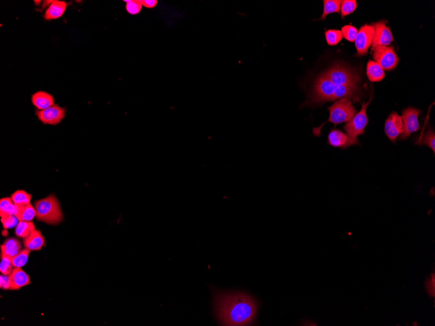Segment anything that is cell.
Returning a JSON list of instances; mask_svg holds the SVG:
<instances>
[{"instance_id":"cell-25","label":"cell","mask_w":435,"mask_h":326,"mask_svg":"<svg viewBox=\"0 0 435 326\" xmlns=\"http://www.w3.org/2000/svg\"><path fill=\"white\" fill-rule=\"evenodd\" d=\"M31 251L25 248L21 251L18 255L10 259L12 266L14 268H22L26 265L28 257Z\"/></svg>"},{"instance_id":"cell-5","label":"cell","mask_w":435,"mask_h":326,"mask_svg":"<svg viewBox=\"0 0 435 326\" xmlns=\"http://www.w3.org/2000/svg\"><path fill=\"white\" fill-rule=\"evenodd\" d=\"M373 100V91L370 95L369 102L366 104H362L361 110L357 113L351 120L344 126V129L346 131L348 141H347L346 148L347 149L351 146L359 145V141L358 140V136L364 134V129L368 123V118L366 114V109L369 106Z\"/></svg>"},{"instance_id":"cell-34","label":"cell","mask_w":435,"mask_h":326,"mask_svg":"<svg viewBox=\"0 0 435 326\" xmlns=\"http://www.w3.org/2000/svg\"><path fill=\"white\" fill-rule=\"evenodd\" d=\"M141 5L147 8H154L157 4L156 0H141Z\"/></svg>"},{"instance_id":"cell-22","label":"cell","mask_w":435,"mask_h":326,"mask_svg":"<svg viewBox=\"0 0 435 326\" xmlns=\"http://www.w3.org/2000/svg\"><path fill=\"white\" fill-rule=\"evenodd\" d=\"M16 206L12 202L10 197H4L0 200V216L5 217L8 215H14Z\"/></svg>"},{"instance_id":"cell-32","label":"cell","mask_w":435,"mask_h":326,"mask_svg":"<svg viewBox=\"0 0 435 326\" xmlns=\"http://www.w3.org/2000/svg\"><path fill=\"white\" fill-rule=\"evenodd\" d=\"M142 5H141L140 1L138 0H130V2L126 3V9L128 13L130 14H137L141 11Z\"/></svg>"},{"instance_id":"cell-26","label":"cell","mask_w":435,"mask_h":326,"mask_svg":"<svg viewBox=\"0 0 435 326\" xmlns=\"http://www.w3.org/2000/svg\"><path fill=\"white\" fill-rule=\"evenodd\" d=\"M325 38L329 46H336L342 40V31L338 29H329L325 32Z\"/></svg>"},{"instance_id":"cell-17","label":"cell","mask_w":435,"mask_h":326,"mask_svg":"<svg viewBox=\"0 0 435 326\" xmlns=\"http://www.w3.org/2000/svg\"><path fill=\"white\" fill-rule=\"evenodd\" d=\"M22 251V246L18 240L14 238H9L5 240L1 246V254L5 255L9 258L16 256Z\"/></svg>"},{"instance_id":"cell-4","label":"cell","mask_w":435,"mask_h":326,"mask_svg":"<svg viewBox=\"0 0 435 326\" xmlns=\"http://www.w3.org/2000/svg\"><path fill=\"white\" fill-rule=\"evenodd\" d=\"M34 205L37 213L36 218L39 222L57 225L63 221V214L59 201L53 195L35 201Z\"/></svg>"},{"instance_id":"cell-35","label":"cell","mask_w":435,"mask_h":326,"mask_svg":"<svg viewBox=\"0 0 435 326\" xmlns=\"http://www.w3.org/2000/svg\"><path fill=\"white\" fill-rule=\"evenodd\" d=\"M35 3L37 4V5H38V4L40 3V1H35Z\"/></svg>"},{"instance_id":"cell-27","label":"cell","mask_w":435,"mask_h":326,"mask_svg":"<svg viewBox=\"0 0 435 326\" xmlns=\"http://www.w3.org/2000/svg\"><path fill=\"white\" fill-rule=\"evenodd\" d=\"M357 7V3L356 0H344L341 4L340 13L342 18H344L347 15L352 13Z\"/></svg>"},{"instance_id":"cell-13","label":"cell","mask_w":435,"mask_h":326,"mask_svg":"<svg viewBox=\"0 0 435 326\" xmlns=\"http://www.w3.org/2000/svg\"><path fill=\"white\" fill-rule=\"evenodd\" d=\"M10 290H19L31 283L28 275L21 268H14L9 276Z\"/></svg>"},{"instance_id":"cell-31","label":"cell","mask_w":435,"mask_h":326,"mask_svg":"<svg viewBox=\"0 0 435 326\" xmlns=\"http://www.w3.org/2000/svg\"><path fill=\"white\" fill-rule=\"evenodd\" d=\"M1 222L4 229H8L16 227L19 223V220L14 215H8L5 217L1 218Z\"/></svg>"},{"instance_id":"cell-10","label":"cell","mask_w":435,"mask_h":326,"mask_svg":"<svg viewBox=\"0 0 435 326\" xmlns=\"http://www.w3.org/2000/svg\"><path fill=\"white\" fill-rule=\"evenodd\" d=\"M387 21L381 20L372 23L375 30L374 40L372 42V51L378 46H389L394 40L391 29L386 25Z\"/></svg>"},{"instance_id":"cell-21","label":"cell","mask_w":435,"mask_h":326,"mask_svg":"<svg viewBox=\"0 0 435 326\" xmlns=\"http://www.w3.org/2000/svg\"><path fill=\"white\" fill-rule=\"evenodd\" d=\"M341 0H324V8L323 12L319 20H325L328 15L332 13H340Z\"/></svg>"},{"instance_id":"cell-18","label":"cell","mask_w":435,"mask_h":326,"mask_svg":"<svg viewBox=\"0 0 435 326\" xmlns=\"http://www.w3.org/2000/svg\"><path fill=\"white\" fill-rule=\"evenodd\" d=\"M348 141L347 135L336 128L331 130L328 136V144L335 148L345 149Z\"/></svg>"},{"instance_id":"cell-16","label":"cell","mask_w":435,"mask_h":326,"mask_svg":"<svg viewBox=\"0 0 435 326\" xmlns=\"http://www.w3.org/2000/svg\"><path fill=\"white\" fill-rule=\"evenodd\" d=\"M66 7H67V3L65 1H59V0L53 1L45 12V20H52L60 18L65 12Z\"/></svg>"},{"instance_id":"cell-23","label":"cell","mask_w":435,"mask_h":326,"mask_svg":"<svg viewBox=\"0 0 435 326\" xmlns=\"http://www.w3.org/2000/svg\"><path fill=\"white\" fill-rule=\"evenodd\" d=\"M34 230H35V227L33 222H19L15 229V235L19 238L25 239Z\"/></svg>"},{"instance_id":"cell-9","label":"cell","mask_w":435,"mask_h":326,"mask_svg":"<svg viewBox=\"0 0 435 326\" xmlns=\"http://www.w3.org/2000/svg\"><path fill=\"white\" fill-rule=\"evenodd\" d=\"M375 30L372 25L365 24L358 31L355 42L357 53L356 56L361 57L367 55L368 49L372 44Z\"/></svg>"},{"instance_id":"cell-24","label":"cell","mask_w":435,"mask_h":326,"mask_svg":"<svg viewBox=\"0 0 435 326\" xmlns=\"http://www.w3.org/2000/svg\"><path fill=\"white\" fill-rule=\"evenodd\" d=\"M10 198L15 205L25 206L31 203V195L23 190H17L12 194Z\"/></svg>"},{"instance_id":"cell-30","label":"cell","mask_w":435,"mask_h":326,"mask_svg":"<svg viewBox=\"0 0 435 326\" xmlns=\"http://www.w3.org/2000/svg\"><path fill=\"white\" fill-rule=\"evenodd\" d=\"M343 37L349 42H354L357 37L358 30L355 27L351 25H344L342 28Z\"/></svg>"},{"instance_id":"cell-29","label":"cell","mask_w":435,"mask_h":326,"mask_svg":"<svg viewBox=\"0 0 435 326\" xmlns=\"http://www.w3.org/2000/svg\"><path fill=\"white\" fill-rule=\"evenodd\" d=\"M422 145H426L432 149L434 153L435 152V135L432 128H429L427 132L424 134L421 142Z\"/></svg>"},{"instance_id":"cell-33","label":"cell","mask_w":435,"mask_h":326,"mask_svg":"<svg viewBox=\"0 0 435 326\" xmlns=\"http://www.w3.org/2000/svg\"><path fill=\"white\" fill-rule=\"evenodd\" d=\"M0 287L3 290H10L9 276L1 274L0 276Z\"/></svg>"},{"instance_id":"cell-3","label":"cell","mask_w":435,"mask_h":326,"mask_svg":"<svg viewBox=\"0 0 435 326\" xmlns=\"http://www.w3.org/2000/svg\"><path fill=\"white\" fill-rule=\"evenodd\" d=\"M328 109L330 112L329 119L319 127L313 129V133L316 136H321V129L326 123H333L336 126L337 124L348 123L357 114V111L353 106L351 100L347 98L337 100L331 106L329 107Z\"/></svg>"},{"instance_id":"cell-2","label":"cell","mask_w":435,"mask_h":326,"mask_svg":"<svg viewBox=\"0 0 435 326\" xmlns=\"http://www.w3.org/2000/svg\"><path fill=\"white\" fill-rule=\"evenodd\" d=\"M359 91V86L334 85L324 72L319 75L315 81L310 100L304 103V105L319 106L327 102L335 101L344 98L356 100Z\"/></svg>"},{"instance_id":"cell-14","label":"cell","mask_w":435,"mask_h":326,"mask_svg":"<svg viewBox=\"0 0 435 326\" xmlns=\"http://www.w3.org/2000/svg\"><path fill=\"white\" fill-rule=\"evenodd\" d=\"M33 106L38 110H44L54 105V99L51 94L44 91H38L31 96Z\"/></svg>"},{"instance_id":"cell-8","label":"cell","mask_w":435,"mask_h":326,"mask_svg":"<svg viewBox=\"0 0 435 326\" xmlns=\"http://www.w3.org/2000/svg\"><path fill=\"white\" fill-rule=\"evenodd\" d=\"M421 113V110L414 108H406L403 111V132L400 135V139L406 140L413 133L421 129L419 117Z\"/></svg>"},{"instance_id":"cell-1","label":"cell","mask_w":435,"mask_h":326,"mask_svg":"<svg viewBox=\"0 0 435 326\" xmlns=\"http://www.w3.org/2000/svg\"><path fill=\"white\" fill-rule=\"evenodd\" d=\"M214 312L222 326H252L256 321L258 302L241 292L213 291Z\"/></svg>"},{"instance_id":"cell-6","label":"cell","mask_w":435,"mask_h":326,"mask_svg":"<svg viewBox=\"0 0 435 326\" xmlns=\"http://www.w3.org/2000/svg\"><path fill=\"white\" fill-rule=\"evenodd\" d=\"M329 80L336 85L359 86L361 78L359 75L342 64H334L325 72Z\"/></svg>"},{"instance_id":"cell-15","label":"cell","mask_w":435,"mask_h":326,"mask_svg":"<svg viewBox=\"0 0 435 326\" xmlns=\"http://www.w3.org/2000/svg\"><path fill=\"white\" fill-rule=\"evenodd\" d=\"M45 239L41 232L34 230L23 240V245L29 251H40L44 246Z\"/></svg>"},{"instance_id":"cell-19","label":"cell","mask_w":435,"mask_h":326,"mask_svg":"<svg viewBox=\"0 0 435 326\" xmlns=\"http://www.w3.org/2000/svg\"><path fill=\"white\" fill-rule=\"evenodd\" d=\"M367 75L368 79L372 82H378L385 78V73L383 68L377 62L370 60L367 65Z\"/></svg>"},{"instance_id":"cell-20","label":"cell","mask_w":435,"mask_h":326,"mask_svg":"<svg viewBox=\"0 0 435 326\" xmlns=\"http://www.w3.org/2000/svg\"><path fill=\"white\" fill-rule=\"evenodd\" d=\"M36 214L35 207L29 204L25 206H16L14 216L18 218L19 222H31L36 217Z\"/></svg>"},{"instance_id":"cell-28","label":"cell","mask_w":435,"mask_h":326,"mask_svg":"<svg viewBox=\"0 0 435 326\" xmlns=\"http://www.w3.org/2000/svg\"><path fill=\"white\" fill-rule=\"evenodd\" d=\"M14 267L12 265L10 258L5 255L1 254V264H0V272L5 276H9L12 273Z\"/></svg>"},{"instance_id":"cell-11","label":"cell","mask_w":435,"mask_h":326,"mask_svg":"<svg viewBox=\"0 0 435 326\" xmlns=\"http://www.w3.org/2000/svg\"><path fill=\"white\" fill-rule=\"evenodd\" d=\"M65 109L61 108L59 105H53L44 110L35 111V114L42 123L57 125L65 117Z\"/></svg>"},{"instance_id":"cell-7","label":"cell","mask_w":435,"mask_h":326,"mask_svg":"<svg viewBox=\"0 0 435 326\" xmlns=\"http://www.w3.org/2000/svg\"><path fill=\"white\" fill-rule=\"evenodd\" d=\"M373 57L375 61L383 68V70L391 71L395 69L400 59L396 54L393 46H378L375 48Z\"/></svg>"},{"instance_id":"cell-12","label":"cell","mask_w":435,"mask_h":326,"mask_svg":"<svg viewBox=\"0 0 435 326\" xmlns=\"http://www.w3.org/2000/svg\"><path fill=\"white\" fill-rule=\"evenodd\" d=\"M385 131L388 138L396 144V139L403 132L402 117L396 112H392L386 121Z\"/></svg>"}]
</instances>
